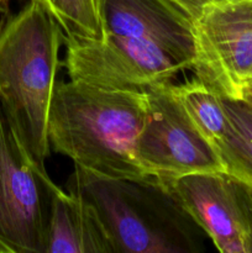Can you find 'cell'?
<instances>
[{"label":"cell","instance_id":"9c48e42d","mask_svg":"<svg viewBox=\"0 0 252 253\" xmlns=\"http://www.w3.org/2000/svg\"><path fill=\"white\" fill-rule=\"evenodd\" d=\"M99 7L104 36H125L158 44L185 71H193L194 25L168 0H99Z\"/></svg>","mask_w":252,"mask_h":253},{"label":"cell","instance_id":"277c9868","mask_svg":"<svg viewBox=\"0 0 252 253\" xmlns=\"http://www.w3.org/2000/svg\"><path fill=\"white\" fill-rule=\"evenodd\" d=\"M56 188L0 99V253H46Z\"/></svg>","mask_w":252,"mask_h":253},{"label":"cell","instance_id":"5b68a950","mask_svg":"<svg viewBox=\"0 0 252 253\" xmlns=\"http://www.w3.org/2000/svg\"><path fill=\"white\" fill-rule=\"evenodd\" d=\"M143 91L147 114L137 157L145 174L167 185L184 175L224 172L215 147L188 118L174 82Z\"/></svg>","mask_w":252,"mask_h":253},{"label":"cell","instance_id":"8992f818","mask_svg":"<svg viewBox=\"0 0 252 253\" xmlns=\"http://www.w3.org/2000/svg\"><path fill=\"white\" fill-rule=\"evenodd\" d=\"M69 79L103 88L143 91L173 83L185 69L161 46L125 36L64 39Z\"/></svg>","mask_w":252,"mask_h":253},{"label":"cell","instance_id":"2e32d148","mask_svg":"<svg viewBox=\"0 0 252 253\" xmlns=\"http://www.w3.org/2000/svg\"><path fill=\"white\" fill-rule=\"evenodd\" d=\"M242 99H245L246 101H249L250 104H252V85H247L244 89V93H242Z\"/></svg>","mask_w":252,"mask_h":253},{"label":"cell","instance_id":"8fae6325","mask_svg":"<svg viewBox=\"0 0 252 253\" xmlns=\"http://www.w3.org/2000/svg\"><path fill=\"white\" fill-rule=\"evenodd\" d=\"M226 128L215 145L224 172L252 192V104L245 99L222 98Z\"/></svg>","mask_w":252,"mask_h":253},{"label":"cell","instance_id":"ac0fdd59","mask_svg":"<svg viewBox=\"0 0 252 253\" xmlns=\"http://www.w3.org/2000/svg\"><path fill=\"white\" fill-rule=\"evenodd\" d=\"M247 85H252V79H251V81H250V83L247 84ZM247 85H246V86H247Z\"/></svg>","mask_w":252,"mask_h":253},{"label":"cell","instance_id":"6da1fadb","mask_svg":"<svg viewBox=\"0 0 252 253\" xmlns=\"http://www.w3.org/2000/svg\"><path fill=\"white\" fill-rule=\"evenodd\" d=\"M146 114L145 91L61 82L49 106V147L96 177L146 179L137 157Z\"/></svg>","mask_w":252,"mask_h":253},{"label":"cell","instance_id":"e0dca14e","mask_svg":"<svg viewBox=\"0 0 252 253\" xmlns=\"http://www.w3.org/2000/svg\"><path fill=\"white\" fill-rule=\"evenodd\" d=\"M11 0H0V14H6Z\"/></svg>","mask_w":252,"mask_h":253},{"label":"cell","instance_id":"7a4b0ae2","mask_svg":"<svg viewBox=\"0 0 252 253\" xmlns=\"http://www.w3.org/2000/svg\"><path fill=\"white\" fill-rule=\"evenodd\" d=\"M67 189L95 210L118 253H207L203 230L153 178L108 179L74 167Z\"/></svg>","mask_w":252,"mask_h":253},{"label":"cell","instance_id":"9a60e30c","mask_svg":"<svg viewBox=\"0 0 252 253\" xmlns=\"http://www.w3.org/2000/svg\"><path fill=\"white\" fill-rule=\"evenodd\" d=\"M220 253H252V242H237L219 250Z\"/></svg>","mask_w":252,"mask_h":253},{"label":"cell","instance_id":"3957f363","mask_svg":"<svg viewBox=\"0 0 252 253\" xmlns=\"http://www.w3.org/2000/svg\"><path fill=\"white\" fill-rule=\"evenodd\" d=\"M62 43L61 26L35 0L0 21V99L41 166L51 152L47 124Z\"/></svg>","mask_w":252,"mask_h":253},{"label":"cell","instance_id":"7c38bea8","mask_svg":"<svg viewBox=\"0 0 252 253\" xmlns=\"http://www.w3.org/2000/svg\"><path fill=\"white\" fill-rule=\"evenodd\" d=\"M175 89L193 125L215 147L227 124L221 96L197 78L175 84Z\"/></svg>","mask_w":252,"mask_h":253},{"label":"cell","instance_id":"5bb4252c","mask_svg":"<svg viewBox=\"0 0 252 253\" xmlns=\"http://www.w3.org/2000/svg\"><path fill=\"white\" fill-rule=\"evenodd\" d=\"M177 9L184 12L193 22L202 15V12L209 6L219 2L231 1V0H168Z\"/></svg>","mask_w":252,"mask_h":253},{"label":"cell","instance_id":"4fadbf2b","mask_svg":"<svg viewBox=\"0 0 252 253\" xmlns=\"http://www.w3.org/2000/svg\"><path fill=\"white\" fill-rule=\"evenodd\" d=\"M61 26L64 39L103 40L99 0H35Z\"/></svg>","mask_w":252,"mask_h":253},{"label":"cell","instance_id":"ba28073f","mask_svg":"<svg viewBox=\"0 0 252 253\" xmlns=\"http://www.w3.org/2000/svg\"><path fill=\"white\" fill-rule=\"evenodd\" d=\"M215 247L252 242V192L225 172L195 173L167 184Z\"/></svg>","mask_w":252,"mask_h":253},{"label":"cell","instance_id":"52a82bcc","mask_svg":"<svg viewBox=\"0 0 252 253\" xmlns=\"http://www.w3.org/2000/svg\"><path fill=\"white\" fill-rule=\"evenodd\" d=\"M195 78L226 99H242L252 79V0L209 6L193 22Z\"/></svg>","mask_w":252,"mask_h":253},{"label":"cell","instance_id":"30bf717a","mask_svg":"<svg viewBox=\"0 0 252 253\" xmlns=\"http://www.w3.org/2000/svg\"><path fill=\"white\" fill-rule=\"evenodd\" d=\"M46 253H118V250L95 210L57 187Z\"/></svg>","mask_w":252,"mask_h":253}]
</instances>
